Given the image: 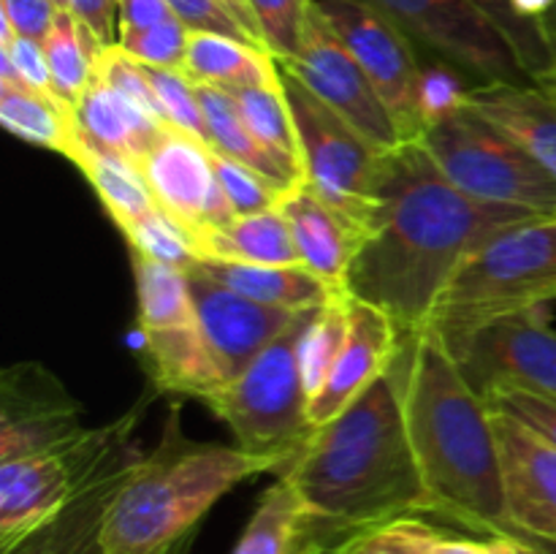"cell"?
<instances>
[{"label": "cell", "instance_id": "8fae6325", "mask_svg": "<svg viewBox=\"0 0 556 554\" xmlns=\"http://www.w3.org/2000/svg\"><path fill=\"white\" fill-rule=\"evenodd\" d=\"M315 3L358 60L378 96L383 98L402 141L405 144L421 141L427 128L418 106L421 52L416 43L362 0H315Z\"/></svg>", "mask_w": 556, "mask_h": 554}, {"label": "cell", "instance_id": "ba28073f", "mask_svg": "<svg viewBox=\"0 0 556 554\" xmlns=\"http://www.w3.org/2000/svg\"><path fill=\"white\" fill-rule=\"evenodd\" d=\"M282 87L302 144L304 182L367 237L378 215L389 152L375 150L288 71H282Z\"/></svg>", "mask_w": 556, "mask_h": 554}, {"label": "cell", "instance_id": "f907efd6", "mask_svg": "<svg viewBox=\"0 0 556 554\" xmlns=\"http://www.w3.org/2000/svg\"><path fill=\"white\" fill-rule=\"evenodd\" d=\"M525 538L532 543V546L541 549V554H556V541H548V538H532V536H525Z\"/></svg>", "mask_w": 556, "mask_h": 554}, {"label": "cell", "instance_id": "44dd1931", "mask_svg": "<svg viewBox=\"0 0 556 554\" xmlns=\"http://www.w3.org/2000/svg\"><path fill=\"white\" fill-rule=\"evenodd\" d=\"M74 112L81 141L103 152H114L134 166H141L152 141L163 128H168L139 103L106 85L101 76H92Z\"/></svg>", "mask_w": 556, "mask_h": 554}, {"label": "cell", "instance_id": "e575fe53", "mask_svg": "<svg viewBox=\"0 0 556 554\" xmlns=\"http://www.w3.org/2000/svg\"><path fill=\"white\" fill-rule=\"evenodd\" d=\"M264 47L277 63L296 58L315 0H248Z\"/></svg>", "mask_w": 556, "mask_h": 554}, {"label": "cell", "instance_id": "9a60e30c", "mask_svg": "<svg viewBox=\"0 0 556 554\" xmlns=\"http://www.w3.org/2000/svg\"><path fill=\"white\" fill-rule=\"evenodd\" d=\"M139 172L155 204L195 239L237 217L217 182L212 150L177 128H163Z\"/></svg>", "mask_w": 556, "mask_h": 554}, {"label": "cell", "instance_id": "b9f144b4", "mask_svg": "<svg viewBox=\"0 0 556 554\" xmlns=\"http://www.w3.org/2000/svg\"><path fill=\"white\" fill-rule=\"evenodd\" d=\"M0 81L9 85L30 87L36 92L58 96L52 87V71H49L47 49L41 41L14 36L11 41L0 43Z\"/></svg>", "mask_w": 556, "mask_h": 554}, {"label": "cell", "instance_id": "4dcf8cb0", "mask_svg": "<svg viewBox=\"0 0 556 554\" xmlns=\"http://www.w3.org/2000/svg\"><path fill=\"white\" fill-rule=\"evenodd\" d=\"M47 49L49 71H52V87L68 106L76 109L85 90L96 76L98 58L103 54L106 43L76 20L68 9H63L54 20L52 33L43 41Z\"/></svg>", "mask_w": 556, "mask_h": 554}, {"label": "cell", "instance_id": "8d00e7d4", "mask_svg": "<svg viewBox=\"0 0 556 554\" xmlns=\"http://www.w3.org/2000/svg\"><path fill=\"white\" fill-rule=\"evenodd\" d=\"M144 71L152 90H155L157 101H161L166 123L172 125V128L182 130V134L193 136V139H199L201 144H206L212 150L210 128H206L204 109H201L195 81H190L182 71L152 68V65H144Z\"/></svg>", "mask_w": 556, "mask_h": 554}, {"label": "cell", "instance_id": "836d02e7", "mask_svg": "<svg viewBox=\"0 0 556 554\" xmlns=\"http://www.w3.org/2000/svg\"><path fill=\"white\" fill-rule=\"evenodd\" d=\"M123 234L130 244V253L144 255V259L179 266L185 272L199 261L193 237L179 223H174L161 206L141 221L125 226Z\"/></svg>", "mask_w": 556, "mask_h": 554}, {"label": "cell", "instance_id": "60d3db41", "mask_svg": "<svg viewBox=\"0 0 556 554\" xmlns=\"http://www.w3.org/2000/svg\"><path fill=\"white\" fill-rule=\"evenodd\" d=\"M96 76H101L106 85H112L114 90H119L123 96H128L130 101L139 103L144 112H150L152 117L161 119L163 125H168L161 101H157L155 90H152L150 79H147L144 65L136 58H130L119 43H112V47L103 49V54L98 58L96 65ZM168 128H172V125H168Z\"/></svg>", "mask_w": 556, "mask_h": 554}, {"label": "cell", "instance_id": "52a82bcc", "mask_svg": "<svg viewBox=\"0 0 556 554\" xmlns=\"http://www.w3.org/2000/svg\"><path fill=\"white\" fill-rule=\"evenodd\" d=\"M421 147L440 172L472 199L514 206L535 217H556L554 174L472 103L429 125Z\"/></svg>", "mask_w": 556, "mask_h": 554}, {"label": "cell", "instance_id": "ee69618b", "mask_svg": "<svg viewBox=\"0 0 556 554\" xmlns=\"http://www.w3.org/2000/svg\"><path fill=\"white\" fill-rule=\"evenodd\" d=\"M60 11L63 9L54 0H0V14H3L0 43L11 41L14 36H25L43 43L52 33Z\"/></svg>", "mask_w": 556, "mask_h": 554}, {"label": "cell", "instance_id": "603a6c76", "mask_svg": "<svg viewBox=\"0 0 556 554\" xmlns=\"http://www.w3.org/2000/svg\"><path fill=\"white\" fill-rule=\"evenodd\" d=\"M195 269L210 275L212 280L223 282L231 291L253 299V302L269 304V307L291 310H318L334 299L345 297L337 293L334 288L326 286L318 275L307 269L304 264L299 266H266V264H237V261H212L199 259Z\"/></svg>", "mask_w": 556, "mask_h": 554}, {"label": "cell", "instance_id": "6da1fadb", "mask_svg": "<svg viewBox=\"0 0 556 554\" xmlns=\"http://www.w3.org/2000/svg\"><path fill=\"white\" fill-rule=\"evenodd\" d=\"M527 212L478 201L456 188L421 141L386 155L380 204L364 237L348 293L389 313L402 337L424 331L459 266Z\"/></svg>", "mask_w": 556, "mask_h": 554}, {"label": "cell", "instance_id": "d590c367", "mask_svg": "<svg viewBox=\"0 0 556 554\" xmlns=\"http://www.w3.org/2000/svg\"><path fill=\"white\" fill-rule=\"evenodd\" d=\"M478 85L472 76L451 65L448 60L421 54V76H418V106H421L424 128L443 119L445 114L456 112L470 103L472 90Z\"/></svg>", "mask_w": 556, "mask_h": 554}, {"label": "cell", "instance_id": "484cf974", "mask_svg": "<svg viewBox=\"0 0 556 554\" xmlns=\"http://www.w3.org/2000/svg\"><path fill=\"white\" fill-rule=\"evenodd\" d=\"M195 253H199V259L237 261V264H302L291 226L280 210L233 217L226 226L210 228L195 239Z\"/></svg>", "mask_w": 556, "mask_h": 554}, {"label": "cell", "instance_id": "681fc988", "mask_svg": "<svg viewBox=\"0 0 556 554\" xmlns=\"http://www.w3.org/2000/svg\"><path fill=\"white\" fill-rule=\"evenodd\" d=\"M532 85H538V87H541V90L546 92V96L552 98V101L556 103V65H554L552 71H548V74H543L541 79H538V81H532Z\"/></svg>", "mask_w": 556, "mask_h": 554}, {"label": "cell", "instance_id": "f35d334b", "mask_svg": "<svg viewBox=\"0 0 556 554\" xmlns=\"http://www.w3.org/2000/svg\"><path fill=\"white\" fill-rule=\"evenodd\" d=\"M443 536L418 516H402L358 530L351 554H434Z\"/></svg>", "mask_w": 556, "mask_h": 554}, {"label": "cell", "instance_id": "7bdbcfd3", "mask_svg": "<svg viewBox=\"0 0 556 554\" xmlns=\"http://www.w3.org/2000/svg\"><path fill=\"white\" fill-rule=\"evenodd\" d=\"M486 405L492 413L516 418L556 445V396L538 394V391H505L489 396Z\"/></svg>", "mask_w": 556, "mask_h": 554}, {"label": "cell", "instance_id": "8992f818", "mask_svg": "<svg viewBox=\"0 0 556 554\" xmlns=\"http://www.w3.org/2000/svg\"><path fill=\"white\" fill-rule=\"evenodd\" d=\"M320 310V307H318ZM315 310H304L293 324L233 380L204 402L228 424L239 449L275 456L288 470L315 432L307 418L309 394L304 389L299 345Z\"/></svg>", "mask_w": 556, "mask_h": 554}, {"label": "cell", "instance_id": "7dc6e473", "mask_svg": "<svg viewBox=\"0 0 556 554\" xmlns=\"http://www.w3.org/2000/svg\"><path fill=\"white\" fill-rule=\"evenodd\" d=\"M174 9L168 0H119V16H117V38L123 33L147 30L152 25L172 20Z\"/></svg>", "mask_w": 556, "mask_h": 554}, {"label": "cell", "instance_id": "7402d4cb", "mask_svg": "<svg viewBox=\"0 0 556 554\" xmlns=\"http://www.w3.org/2000/svg\"><path fill=\"white\" fill-rule=\"evenodd\" d=\"M331 532L345 530L315 519L296 487L280 476L261 494L231 554H313Z\"/></svg>", "mask_w": 556, "mask_h": 554}, {"label": "cell", "instance_id": "d4e9b609", "mask_svg": "<svg viewBox=\"0 0 556 554\" xmlns=\"http://www.w3.org/2000/svg\"><path fill=\"white\" fill-rule=\"evenodd\" d=\"M182 74L195 85L223 87V90L282 81L280 63L264 47L204 30H190Z\"/></svg>", "mask_w": 556, "mask_h": 554}, {"label": "cell", "instance_id": "2e32d148", "mask_svg": "<svg viewBox=\"0 0 556 554\" xmlns=\"http://www.w3.org/2000/svg\"><path fill=\"white\" fill-rule=\"evenodd\" d=\"M188 280L201 335L226 383L242 375L299 315L291 310L253 302L223 282L212 280L195 266L188 269Z\"/></svg>", "mask_w": 556, "mask_h": 554}, {"label": "cell", "instance_id": "4316f807", "mask_svg": "<svg viewBox=\"0 0 556 554\" xmlns=\"http://www.w3.org/2000/svg\"><path fill=\"white\" fill-rule=\"evenodd\" d=\"M0 123L16 139L60 152L68 161L79 147L76 112L60 96L0 81Z\"/></svg>", "mask_w": 556, "mask_h": 554}, {"label": "cell", "instance_id": "4fadbf2b", "mask_svg": "<svg viewBox=\"0 0 556 554\" xmlns=\"http://www.w3.org/2000/svg\"><path fill=\"white\" fill-rule=\"evenodd\" d=\"M445 348L483 400L505 391L556 396V331L541 310L494 320Z\"/></svg>", "mask_w": 556, "mask_h": 554}, {"label": "cell", "instance_id": "ffe728a7", "mask_svg": "<svg viewBox=\"0 0 556 554\" xmlns=\"http://www.w3.org/2000/svg\"><path fill=\"white\" fill-rule=\"evenodd\" d=\"M139 340L144 362L150 367L152 386L157 391H172V394L195 396V400L206 402L220 386H226V378L201 335L199 315L139 329Z\"/></svg>", "mask_w": 556, "mask_h": 554}, {"label": "cell", "instance_id": "83f0119b", "mask_svg": "<svg viewBox=\"0 0 556 554\" xmlns=\"http://www.w3.org/2000/svg\"><path fill=\"white\" fill-rule=\"evenodd\" d=\"M71 163L85 174V179L92 185L103 210L117 223L119 231L157 210L155 199L144 182V174L125 158L98 150V147L79 139Z\"/></svg>", "mask_w": 556, "mask_h": 554}, {"label": "cell", "instance_id": "30bf717a", "mask_svg": "<svg viewBox=\"0 0 556 554\" xmlns=\"http://www.w3.org/2000/svg\"><path fill=\"white\" fill-rule=\"evenodd\" d=\"M400 27L421 54L448 60L478 85H530L503 36L465 0H362Z\"/></svg>", "mask_w": 556, "mask_h": 554}, {"label": "cell", "instance_id": "f5cc1de1", "mask_svg": "<svg viewBox=\"0 0 556 554\" xmlns=\"http://www.w3.org/2000/svg\"><path fill=\"white\" fill-rule=\"evenodd\" d=\"M85 554H106V552H103L101 541H98V543H92V546H90V549H87V552H85Z\"/></svg>", "mask_w": 556, "mask_h": 554}, {"label": "cell", "instance_id": "c3c4849f", "mask_svg": "<svg viewBox=\"0 0 556 554\" xmlns=\"http://www.w3.org/2000/svg\"><path fill=\"white\" fill-rule=\"evenodd\" d=\"M356 532H358V530H351V532H331V536L326 538V541L320 543V546L315 549L313 554H351L353 541H356Z\"/></svg>", "mask_w": 556, "mask_h": 554}, {"label": "cell", "instance_id": "1f68e13d", "mask_svg": "<svg viewBox=\"0 0 556 554\" xmlns=\"http://www.w3.org/2000/svg\"><path fill=\"white\" fill-rule=\"evenodd\" d=\"M348 329H351V297H340L324 304L309 318L302 335V345H299V362H302V378L309 400L329 378L331 367L345 345Z\"/></svg>", "mask_w": 556, "mask_h": 554}, {"label": "cell", "instance_id": "3957f363", "mask_svg": "<svg viewBox=\"0 0 556 554\" xmlns=\"http://www.w3.org/2000/svg\"><path fill=\"white\" fill-rule=\"evenodd\" d=\"M405 418L429 514L467 530L510 536L497 435L486 400L467 383L434 331L407 337Z\"/></svg>", "mask_w": 556, "mask_h": 554}, {"label": "cell", "instance_id": "ab89813d", "mask_svg": "<svg viewBox=\"0 0 556 554\" xmlns=\"http://www.w3.org/2000/svg\"><path fill=\"white\" fill-rule=\"evenodd\" d=\"M188 38L190 30L185 27V22L179 16H172V20L147 27V30L123 33L117 43L130 58H136L144 65H152V68L182 71Z\"/></svg>", "mask_w": 556, "mask_h": 554}, {"label": "cell", "instance_id": "f6af8a7d", "mask_svg": "<svg viewBox=\"0 0 556 554\" xmlns=\"http://www.w3.org/2000/svg\"><path fill=\"white\" fill-rule=\"evenodd\" d=\"M434 554H541L525 536H489V538H440Z\"/></svg>", "mask_w": 556, "mask_h": 554}, {"label": "cell", "instance_id": "9c48e42d", "mask_svg": "<svg viewBox=\"0 0 556 554\" xmlns=\"http://www.w3.org/2000/svg\"><path fill=\"white\" fill-rule=\"evenodd\" d=\"M139 411L114 424L90 429L79 445L63 454L0 462V554L58 519L81 483L130 440Z\"/></svg>", "mask_w": 556, "mask_h": 554}, {"label": "cell", "instance_id": "5bb4252c", "mask_svg": "<svg viewBox=\"0 0 556 554\" xmlns=\"http://www.w3.org/2000/svg\"><path fill=\"white\" fill-rule=\"evenodd\" d=\"M79 402L41 364H14L0 378V462L63 454L79 445Z\"/></svg>", "mask_w": 556, "mask_h": 554}, {"label": "cell", "instance_id": "816d5d0a", "mask_svg": "<svg viewBox=\"0 0 556 554\" xmlns=\"http://www.w3.org/2000/svg\"><path fill=\"white\" fill-rule=\"evenodd\" d=\"M546 30H548V41H552V47H554V52H556V0H554V5H552V16H548Z\"/></svg>", "mask_w": 556, "mask_h": 554}, {"label": "cell", "instance_id": "e0dca14e", "mask_svg": "<svg viewBox=\"0 0 556 554\" xmlns=\"http://www.w3.org/2000/svg\"><path fill=\"white\" fill-rule=\"evenodd\" d=\"M492 424L510 527L556 541V445L505 413H492Z\"/></svg>", "mask_w": 556, "mask_h": 554}, {"label": "cell", "instance_id": "277c9868", "mask_svg": "<svg viewBox=\"0 0 556 554\" xmlns=\"http://www.w3.org/2000/svg\"><path fill=\"white\" fill-rule=\"evenodd\" d=\"M275 456L239 445L193 443L172 413L152 454L130 467L101 527L106 554H168L233 487L258 473H280Z\"/></svg>", "mask_w": 556, "mask_h": 554}, {"label": "cell", "instance_id": "74e56055", "mask_svg": "<svg viewBox=\"0 0 556 554\" xmlns=\"http://www.w3.org/2000/svg\"><path fill=\"white\" fill-rule=\"evenodd\" d=\"M212 166H215L217 182H220L223 193L231 201L237 217L244 215H258V212H269L280 206L282 193L288 188H280L264 174L255 168L244 166V163L233 161V158L223 155V152L212 150Z\"/></svg>", "mask_w": 556, "mask_h": 554}, {"label": "cell", "instance_id": "ac0fdd59", "mask_svg": "<svg viewBox=\"0 0 556 554\" xmlns=\"http://www.w3.org/2000/svg\"><path fill=\"white\" fill-rule=\"evenodd\" d=\"M405 337L389 313L351 297V329L345 345L318 394L309 400L307 418L313 429L340 416L364 389L375 383L400 358Z\"/></svg>", "mask_w": 556, "mask_h": 554}, {"label": "cell", "instance_id": "7c38bea8", "mask_svg": "<svg viewBox=\"0 0 556 554\" xmlns=\"http://www.w3.org/2000/svg\"><path fill=\"white\" fill-rule=\"evenodd\" d=\"M280 65L331 112L340 114L351 128H356L375 150L391 152L405 144L383 98L378 96L369 76L337 36L329 20L320 14L318 3L309 16L296 58Z\"/></svg>", "mask_w": 556, "mask_h": 554}, {"label": "cell", "instance_id": "7a4b0ae2", "mask_svg": "<svg viewBox=\"0 0 556 554\" xmlns=\"http://www.w3.org/2000/svg\"><path fill=\"white\" fill-rule=\"evenodd\" d=\"M405 348V345H402ZM405 358H396L340 416L309 435L282 476L309 514L334 530H367L429 514L405 418Z\"/></svg>", "mask_w": 556, "mask_h": 554}, {"label": "cell", "instance_id": "f546056e", "mask_svg": "<svg viewBox=\"0 0 556 554\" xmlns=\"http://www.w3.org/2000/svg\"><path fill=\"white\" fill-rule=\"evenodd\" d=\"M228 92L237 98L244 123L250 125L255 139L266 147V152H269L296 182H302V144H299L296 123H293V114L291 106H288L282 81L280 85L237 87V90Z\"/></svg>", "mask_w": 556, "mask_h": 554}, {"label": "cell", "instance_id": "d6a6232c", "mask_svg": "<svg viewBox=\"0 0 556 554\" xmlns=\"http://www.w3.org/2000/svg\"><path fill=\"white\" fill-rule=\"evenodd\" d=\"M465 3L472 5L508 41V47L514 49L521 68L527 71L532 81H538L554 68L556 52L552 41L543 33V27H538L535 22L521 14L519 0H465Z\"/></svg>", "mask_w": 556, "mask_h": 554}, {"label": "cell", "instance_id": "db71d44e", "mask_svg": "<svg viewBox=\"0 0 556 554\" xmlns=\"http://www.w3.org/2000/svg\"><path fill=\"white\" fill-rule=\"evenodd\" d=\"M54 3H58L60 9H68V5H71V0H54Z\"/></svg>", "mask_w": 556, "mask_h": 554}, {"label": "cell", "instance_id": "cb8c5ba5", "mask_svg": "<svg viewBox=\"0 0 556 554\" xmlns=\"http://www.w3.org/2000/svg\"><path fill=\"white\" fill-rule=\"evenodd\" d=\"M470 103L503 125L543 168L556 177V103L538 85H481Z\"/></svg>", "mask_w": 556, "mask_h": 554}, {"label": "cell", "instance_id": "bcb514c9", "mask_svg": "<svg viewBox=\"0 0 556 554\" xmlns=\"http://www.w3.org/2000/svg\"><path fill=\"white\" fill-rule=\"evenodd\" d=\"M71 14L85 22L106 47L117 43V16L119 0H71Z\"/></svg>", "mask_w": 556, "mask_h": 554}, {"label": "cell", "instance_id": "d6986e66", "mask_svg": "<svg viewBox=\"0 0 556 554\" xmlns=\"http://www.w3.org/2000/svg\"><path fill=\"white\" fill-rule=\"evenodd\" d=\"M277 210L286 215L291 226L302 264L337 293L351 297L348 275L364 242V231H358L334 206L326 204L304 179L282 193Z\"/></svg>", "mask_w": 556, "mask_h": 554}, {"label": "cell", "instance_id": "5b68a950", "mask_svg": "<svg viewBox=\"0 0 556 554\" xmlns=\"http://www.w3.org/2000/svg\"><path fill=\"white\" fill-rule=\"evenodd\" d=\"M556 299V217H527L489 237L448 282L424 331L443 342Z\"/></svg>", "mask_w": 556, "mask_h": 554}, {"label": "cell", "instance_id": "f1b7e54d", "mask_svg": "<svg viewBox=\"0 0 556 554\" xmlns=\"http://www.w3.org/2000/svg\"><path fill=\"white\" fill-rule=\"evenodd\" d=\"M199 87V101L204 109L206 128H210L212 150L223 152V155L233 158V161L244 163V166L255 168L258 174H264L266 179H271L280 188H291L296 185V179L275 161V158L266 152V147L261 144L253 136L250 125L244 123L242 109H239L237 98L231 96L223 87H210V85H195Z\"/></svg>", "mask_w": 556, "mask_h": 554}]
</instances>
